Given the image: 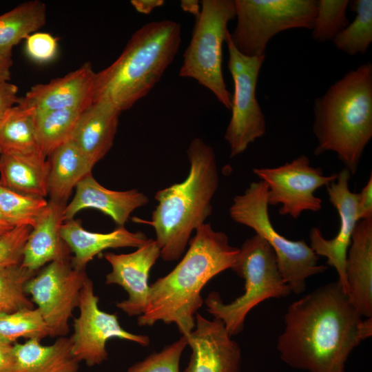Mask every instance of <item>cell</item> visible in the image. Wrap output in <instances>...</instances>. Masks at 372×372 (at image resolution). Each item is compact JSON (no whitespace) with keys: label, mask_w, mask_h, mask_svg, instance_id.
Listing matches in <instances>:
<instances>
[{"label":"cell","mask_w":372,"mask_h":372,"mask_svg":"<svg viewBox=\"0 0 372 372\" xmlns=\"http://www.w3.org/2000/svg\"><path fill=\"white\" fill-rule=\"evenodd\" d=\"M372 335V318L362 316L338 280L292 302L277 340L280 358L307 372H345L347 360Z\"/></svg>","instance_id":"cell-1"},{"label":"cell","mask_w":372,"mask_h":372,"mask_svg":"<svg viewBox=\"0 0 372 372\" xmlns=\"http://www.w3.org/2000/svg\"><path fill=\"white\" fill-rule=\"evenodd\" d=\"M178 265L149 285L146 309L138 317L139 326L157 322L174 324L181 335L195 327V316L204 303L201 291L220 273L231 269L239 248L231 246L227 234L204 223L196 231Z\"/></svg>","instance_id":"cell-2"},{"label":"cell","mask_w":372,"mask_h":372,"mask_svg":"<svg viewBox=\"0 0 372 372\" xmlns=\"http://www.w3.org/2000/svg\"><path fill=\"white\" fill-rule=\"evenodd\" d=\"M187 154L189 171L185 179L156 192L158 205L150 220L135 219L154 229L165 261L176 260L185 252L192 233L211 214V200L219 185L216 157L210 145L195 138Z\"/></svg>","instance_id":"cell-3"},{"label":"cell","mask_w":372,"mask_h":372,"mask_svg":"<svg viewBox=\"0 0 372 372\" xmlns=\"http://www.w3.org/2000/svg\"><path fill=\"white\" fill-rule=\"evenodd\" d=\"M313 154L333 152L354 175L372 138V63L351 70L314 101Z\"/></svg>","instance_id":"cell-4"},{"label":"cell","mask_w":372,"mask_h":372,"mask_svg":"<svg viewBox=\"0 0 372 372\" xmlns=\"http://www.w3.org/2000/svg\"><path fill=\"white\" fill-rule=\"evenodd\" d=\"M181 43V26L172 20L145 24L120 56L96 73L93 101L107 100L121 112L131 108L159 81Z\"/></svg>","instance_id":"cell-5"},{"label":"cell","mask_w":372,"mask_h":372,"mask_svg":"<svg viewBox=\"0 0 372 372\" xmlns=\"http://www.w3.org/2000/svg\"><path fill=\"white\" fill-rule=\"evenodd\" d=\"M231 269L245 280L242 295L224 303L220 294L212 291L205 300L207 311L223 322L231 336L242 331L246 316L258 304L291 293L280 273L273 250L257 234L244 241Z\"/></svg>","instance_id":"cell-6"},{"label":"cell","mask_w":372,"mask_h":372,"mask_svg":"<svg viewBox=\"0 0 372 372\" xmlns=\"http://www.w3.org/2000/svg\"><path fill=\"white\" fill-rule=\"evenodd\" d=\"M267 186L262 180L251 183L236 195L229 207L231 218L252 229L273 250L280 273L292 293L300 294L308 278L323 273L327 265H318V256L304 240H291L273 227L269 216Z\"/></svg>","instance_id":"cell-7"},{"label":"cell","mask_w":372,"mask_h":372,"mask_svg":"<svg viewBox=\"0 0 372 372\" xmlns=\"http://www.w3.org/2000/svg\"><path fill=\"white\" fill-rule=\"evenodd\" d=\"M200 6L179 76L196 80L230 110L232 95L223 75L222 50L229 32L227 25L236 18L234 0H203Z\"/></svg>","instance_id":"cell-8"},{"label":"cell","mask_w":372,"mask_h":372,"mask_svg":"<svg viewBox=\"0 0 372 372\" xmlns=\"http://www.w3.org/2000/svg\"><path fill=\"white\" fill-rule=\"evenodd\" d=\"M236 25L230 39L242 54L265 55L269 40L293 28H312L316 0H234Z\"/></svg>","instance_id":"cell-9"},{"label":"cell","mask_w":372,"mask_h":372,"mask_svg":"<svg viewBox=\"0 0 372 372\" xmlns=\"http://www.w3.org/2000/svg\"><path fill=\"white\" fill-rule=\"evenodd\" d=\"M229 31L225 42L229 59L228 68L234 81L231 116L226 128L225 139L230 149V156L244 152L248 146L266 132L265 115L256 99V90L260 68L265 55L247 56L233 45Z\"/></svg>","instance_id":"cell-10"},{"label":"cell","mask_w":372,"mask_h":372,"mask_svg":"<svg viewBox=\"0 0 372 372\" xmlns=\"http://www.w3.org/2000/svg\"><path fill=\"white\" fill-rule=\"evenodd\" d=\"M88 277L85 270L74 268L70 261L48 264L25 285V292L41 312L49 336L63 337L69 332V320L79 307L80 294Z\"/></svg>","instance_id":"cell-11"},{"label":"cell","mask_w":372,"mask_h":372,"mask_svg":"<svg viewBox=\"0 0 372 372\" xmlns=\"http://www.w3.org/2000/svg\"><path fill=\"white\" fill-rule=\"evenodd\" d=\"M253 172L267 186L268 205H280L279 214L295 219L303 211H320L322 200L315 192L338 177V173L324 175L322 168L312 167L306 155L276 167L254 168Z\"/></svg>","instance_id":"cell-12"},{"label":"cell","mask_w":372,"mask_h":372,"mask_svg":"<svg viewBox=\"0 0 372 372\" xmlns=\"http://www.w3.org/2000/svg\"><path fill=\"white\" fill-rule=\"evenodd\" d=\"M92 281L87 278L80 294L79 315L73 320L74 332L70 338L72 352L79 362L89 366L101 364L108 358L106 343L119 338L147 347V335L130 333L123 329L116 314L105 312L99 307Z\"/></svg>","instance_id":"cell-13"},{"label":"cell","mask_w":372,"mask_h":372,"mask_svg":"<svg viewBox=\"0 0 372 372\" xmlns=\"http://www.w3.org/2000/svg\"><path fill=\"white\" fill-rule=\"evenodd\" d=\"M351 174L343 168L337 179L327 186L329 200L340 217V227L336 236L326 239L321 231L313 227L309 232L310 247L317 256L327 258V265L333 267L338 275V282L349 295L346 276V258L353 232L360 220L358 212L357 194L349 189Z\"/></svg>","instance_id":"cell-14"},{"label":"cell","mask_w":372,"mask_h":372,"mask_svg":"<svg viewBox=\"0 0 372 372\" xmlns=\"http://www.w3.org/2000/svg\"><path fill=\"white\" fill-rule=\"evenodd\" d=\"M112 271L105 283L118 285L127 293V299L116 303L118 309L129 316L142 315L147 306L149 291V271L161 257V249L155 240L147 242L130 254L107 252L103 255Z\"/></svg>","instance_id":"cell-15"},{"label":"cell","mask_w":372,"mask_h":372,"mask_svg":"<svg viewBox=\"0 0 372 372\" xmlns=\"http://www.w3.org/2000/svg\"><path fill=\"white\" fill-rule=\"evenodd\" d=\"M186 338L192 353L183 372L240 371V347L221 320H209L197 313L195 327Z\"/></svg>","instance_id":"cell-16"},{"label":"cell","mask_w":372,"mask_h":372,"mask_svg":"<svg viewBox=\"0 0 372 372\" xmlns=\"http://www.w3.org/2000/svg\"><path fill=\"white\" fill-rule=\"evenodd\" d=\"M95 76L91 63H85L62 77L33 85L18 103L36 112L85 109L93 102Z\"/></svg>","instance_id":"cell-17"},{"label":"cell","mask_w":372,"mask_h":372,"mask_svg":"<svg viewBox=\"0 0 372 372\" xmlns=\"http://www.w3.org/2000/svg\"><path fill=\"white\" fill-rule=\"evenodd\" d=\"M149 198L136 189L115 191L105 188L92 173L75 187V194L66 205L65 220L74 218L84 209H95L110 216L118 227H125L130 214L149 203Z\"/></svg>","instance_id":"cell-18"},{"label":"cell","mask_w":372,"mask_h":372,"mask_svg":"<svg viewBox=\"0 0 372 372\" xmlns=\"http://www.w3.org/2000/svg\"><path fill=\"white\" fill-rule=\"evenodd\" d=\"M66 205L48 200V206L29 234L21 266L37 272L45 264L71 260V251L61 236Z\"/></svg>","instance_id":"cell-19"},{"label":"cell","mask_w":372,"mask_h":372,"mask_svg":"<svg viewBox=\"0 0 372 372\" xmlns=\"http://www.w3.org/2000/svg\"><path fill=\"white\" fill-rule=\"evenodd\" d=\"M121 113L110 101L99 100L81 114L70 139L93 167L112 147Z\"/></svg>","instance_id":"cell-20"},{"label":"cell","mask_w":372,"mask_h":372,"mask_svg":"<svg viewBox=\"0 0 372 372\" xmlns=\"http://www.w3.org/2000/svg\"><path fill=\"white\" fill-rule=\"evenodd\" d=\"M345 271L351 302L362 317L372 318V218L356 224Z\"/></svg>","instance_id":"cell-21"},{"label":"cell","mask_w":372,"mask_h":372,"mask_svg":"<svg viewBox=\"0 0 372 372\" xmlns=\"http://www.w3.org/2000/svg\"><path fill=\"white\" fill-rule=\"evenodd\" d=\"M61 236L74 254L71 258L72 266L80 270H85L90 260L106 249L138 248L148 240L143 232H132L125 227H118L109 233L89 231L74 218L64 221Z\"/></svg>","instance_id":"cell-22"},{"label":"cell","mask_w":372,"mask_h":372,"mask_svg":"<svg viewBox=\"0 0 372 372\" xmlns=\"http://www.w3.org/2000/svg\"><path fill=\"white\" fill-rule=\"evenodd\" d=\"M49 163L41 153L0 154V183L17 193L48 196Z\"/></svg>","instance_id":"cell-23"},{"label":"cell","mask_w":372,"mask_h":372,"mask_svg":"<svg viewBox=\"0 0 372 372\" xmlns=\"http://www.w3.org/2000/svg\"><path fill=\"white\" fill-rule=\"evenodd\" d=\"M37 339L13 344L16 372H77L80 362L72 352L70 338L59 337L50 345Z\"/></svg>","instance_id":"cell-24"},{"label":"cell","mask_w":372,"mask_h":372,"mask_svg":"<svg viewBox=\"0 0 372 372\" xmlns=\"http://www.w3.org/2000/svg\"><path fill=\"white\" fill-rule=\"evenodd\" d=\"M48 157L50 200L67 204L73 189L92 173L94 167L71 139L56 148Z\"/></svg>","instance_id":"cell-25"},{"label":"cell","mask_w":372,"mask_h":372,"mask_svg":"<svg viewBox=\"0 0 372 372\" xmlns=\"http://www.w3.org/2000/svg\"><path fill=\"white\" fill-rule=\"evenodd\" d=\"M35 110L17 103L0 119V154L40 152L35 130Z\"/></svg>","instance_id":"cell-26"},{"label":"cell","mask_w":372,"mask_h":372,"mask_svg":"<svg viewBox=\"0 0 372 372\" xmlns=\"http://www.w3.org/2000/svg\"><path fill=\"white\" fill-rule=\"evenodd\" d=\"M46 21V6L41 1L24 2L0 15V52L12 56V48L41 29Z\"/></svg>","instance_id":"cell-27"},{"label":"cell","mask_w":372,"mask_h":372,"mask_svg":"<svg viewBox=\"0 0 372 372\" xmlns=\"http://www.w3.org/2000/svg\"><path fill=\"white\" fill-rule=\"evenodd\" d=\"M85 109L68 108L36 112V136L39 150L48 157L56 148L70 139L76 122Z\"/></svg>","instance_id":"cell-28"},{"label":"cell","mask_w":372,"mask_h":372,"mask_svg":"<svg viewBox=\"0 0 372 372\" xmlns=\"http://www.w3.org/2000/svg\"><path fill=\"white\" fill-rule=\"evenodd\" d=\"M349 6L356 13L355 18L333 42L338 50L349 56L364 54L372 43V1H351Z\"/></svg>","instance_id":"cell-29"},{"label":"cell","mask_w":372,"mask_h":372,"mask_svg":"<svg viewBox=\"0 0 372 372\" xmlns=\"http://www.w3.org/2000/svg\"><path fill=\"white\" fill-rule=\"evenodd\" d=\"M49 329L37 308H24L11 313H0V340L14 344L19 338L42 340Z\"/></svg>","instance_id":"cell-30"},{"label":"cell","mask_w":372,"mask_h":372,"mask_svg":"<svg viewBox=\"0 0 372 372\" xmlns=\"http://www.w3.org/2000/svg\"><path fill=\"white\" fill-rule=\"evenodd\" d=\"M48 204L45 198L17 193L0 183V209L12 227L25 225L32 228Z\"/></svg>","instance_id":"cell-31"},{"label":"cell","mask_w":372,"mask_h":372,"mask_svg":"<svg viewBox=\"0 0 372 372\" xmlns=\"http://www.w3.org/2000/svg\"><path fill=\"white\" fill-rule=\"evenodd\" d=\"M36 273L21 265L0 268V313L34 307L24 287Z\"/></svg>","instance_id":"cell-32"},{"label":"cell","mask_w":372,"mask_h":372,"mask_svg":"<svg viewBox=\"0 0 372 372\" xmlns=\"http://www.w3.org/2000/svg\"><path fill=\"white\" fill-rule=\"evenodd\" d=\"M347 0H318L312 26V38L318 42L332 40L350 23Z\"/></svg>","instance_id":"cell-33"},{"label":"cell","mask_w":372,"mask_h":372,"mask_svg":"<svg viewBox=\"0 0 372 372\" xmlns=\"http://www.w3.org/2000/svg\"><path fill=\"white\" fill-rule=\"evenodd\" d=\"M187 346L186 336L181 335L161 351L152 353L143 360L132 365L127 372H180V357Z\"/></svg>","instance_id":"cell-34"},{"label":"cell","mask_w":372,"mask_h":372,"mask_svg":"<svg viewBox=\"0 0 372 372\" xmlns=\"http://www.w3.org/2000/svg\"><path fill=\"white\" fill-rule=\"evenodd\" d=\"M32 227L16 226L0 236V268L21 264Z\"/></svg>","instance_id":"cell-35"},{"label":"cell","mask_w":372,"mask_h":372,"mask_svg":"<svg viewBox=\"0 0 372 372\" xmlns=\"http://www.w3.org/2000/svg\"><path fill=\"white\" fill-rule=\"evenodd\" d=\"M57 39L46 32H34L25 39V50L28 55L39 63L52 61L56 55Z\"/></svg>","instance_id":"cell-36"},{"label":"cell","mask_w":372,"mask_h":372,"mask_svg":"<svg viewBox=\"0 0 372 372\" xmlns=\"http://www.w3.org/2000/svg\"><path fill=\"white\" fill-rule=\"evenodd\" d=\"M357 205L360 220L372 218V174L359 194H357Z\"/></svg>","instance_id":"cell-37"},{"label":"cell","mask_w":372,"mask_h":372,"mask_svg":"<svg viewBox=\"0 0 372 372\" xmlns=\"http://www.w3.org/2000/svg\"><path fill=\"white\" fill-rule=\"evenodd\" d=\"M17 87L8 81H0V119L11 107L17 105L19 97Z\"/></svg>","instance_id":"cell-38"},{"label":"cell","mask_w":372,"mask_h":372,"mask_svg":"<svg viewBox=\"0 0 372 372\" xmlns=\"http://www.w3.org/2000/svg\"><path fill=\"white\" fill-rule=\"evenodd\" d=\"M0 372H16L13 344L0 340Z\"/></svg>","instance_id":"cell-39"},{"label":"cell","mask_w":372,"mask_h":372,"mask_svg":"<svg viewBox=\"0 0 372 372\" xmlns=\"http://www.w3.org/2000/svg\"><path fill=\"white\" fill-rule=\"evenodd\" d=\"M130 3L138 12L148 14L155 8L163 6L165 1L163 0H132Z\"/></svg>","instance_id":"cell-40"},{"label":"cell","mask_w":372,"mask_h":372,"mask_svg":"<svg viewBox=\"0 0 372 372\" xmlns=\"http://www.w3.org/2000/svg\"><path fill=\"white\" fill-rule=\"evenodd\" d=\"M12 65V56L0 52V81L10 79V68Z\"/></svg>","instance_id":"cell-41"},{"label":"cell","mask_w":372,"mask_h":372,"mask_svg":"<svg viewBox=\"0 0 372 372\" xmlns=\"http://www.w3.org/2000/svg\"><path fill=\"white\" fill-rule=\"evenodd\" d=\"M180 8L185 11L194 15L195 18L200 14L201 6L200 1L196 0H182Z\"/></svg>","instance_id":"cell-42"},{"label":"cell","mask_w":372,"mask_h":372,"mask_svg":"<svg viewBox=\"0 0 372 372\" xmlns=\"http://www.w3.org/2000/svg\"><path fill=\"white\" fill-rule=\"evenodd\" d=\"M0 227L6 230H10L14 227L11 226L3 216L0 209Z\"/></svg>","instance_id":"cell-43"},{"label":"cell","mask_w":372,"mask_h":372,"mask_svg":"<svg viewBox=\"0 0 372 372\" xmlns=\"http://www.w3.org/2000/svg\"><path fill=\"white\" fill-rule=\"evenodd\" d=\"M8 231V230H6V229H2V228L0 227V236H1L3 234H5Z\"/></svg>","instance_id":"cell-44"}]
</instances>
